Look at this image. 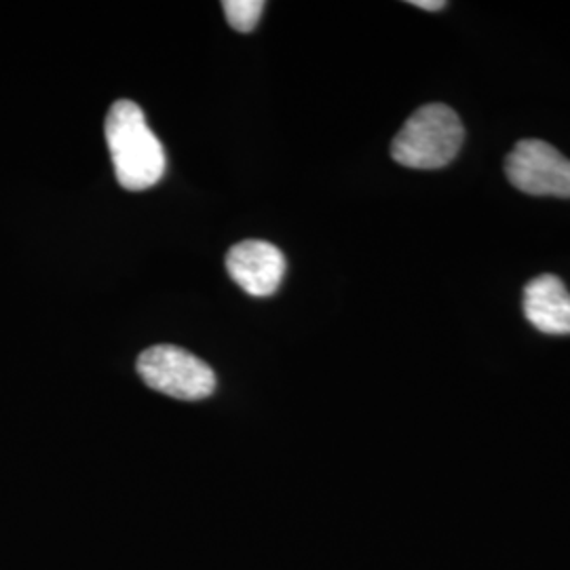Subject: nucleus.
Segmentation results:
<instances>
[{
  "label": "nucleus",
  "mask_w": 570,
  "mask_h": 570,
  "mask_svg": "<svg viewBox=\"0 0 570 570\" xmlns=\"http://www.w3.org/2000/svg\"><path fill=\"white\" fill-rule=\"evenodd\" d=\"M104 131L117 183L125 190L142 193L161 183L167 165L164 144L148 127L138 104L131 100L112 104Z\"/></svg>",
  "instance_id": "nucleus-1"
},
{
  "label": "nucleus",
  "mask_w": 570,
  "mask_h": 570,
  "mask_svg": "<svg viewBox=\"0 0 570 570\" xmlns=\"http://www.w3.org/2000/svg\"><path fill=\"white\" fill-rule=\"evenodd\" d=\"M465 140L459 115L446 104L421 106L391 144L395 164L410 169H440L454 161Z\"/></svg>",
  "instance_id": "nucleus-2"
},
{
  "label": "nucleus",
  "mask_w": 570,
  "mask_h": 570,
  "mask_svg": "<svg viewBox=\"0 0 570 570\" xmlns=\"http://www.w3.org/2000/svg\"><path fill=\"white\" fill-rule=\"evenodd\" d=\"M136 367L144 385L174 400L199 402L216 391L214 370L183 346H150L140 353Z\"/></svg>",
  "instance_id": "nucleus-3"
},
{
  "label": "nucleus",
  "mask_w": 570,
  "mask_h": 570,
  "mask_svg": "<svg viewBox=\"0 0 570 570\" xmlns=\"http://www.w3.org/2000/svg\"><path fill=\"white\" fill-rule=\"evenodd\" d=\"M510 183L532 197H570V159L543 140L515 144L505 159Z\"/></svg>",
  "instance_id": "nucleus-4"
},
{
  "label": "nucleus",
  "mask_w": 570,
  "mask_h": 570,
  "mask_svg": "<svg viewBox=\"0 0 570 570\" xmlns=\"http://www.w3.org/2000/svg\"><path fill=\"white\" fill-rule=\"evenodd\" d=\"M284 252L268 242H242L226 254L230 279L254 298H265L279 289L285 275Z\"/></svg>",
  "instance_id": "nucleus-5"
},
{
  "label": "nucleus",
  "mask_w": 570,
  "mask_h": 570,
  "mask_svg": "<svg viewBox=\"0 0 570 570\" xmlns=\"http://www.w3.org/2000/svg\"><path fill=\"white\" fill-rule=\"evenodd\" d=\"M524 317L543 334H570V292L556 275H539L524 287Z\"/></svg>",
  "instance_id": "nucleus-6"
},
{
  "label": "nucleus",
  "mask_w": 570,
  "mask_h": 570,
  "mask_svg": "<svg viewBox=\"0 0 570 570\" xmlns=\"http://www.w3.org/2000/svg\"><path fill=\"white\" fill-rule=\"evenodd\" d=\"M265 0H226L223 2L226 20L237 32H252L265 11Z\"/></svg>",
  "instance_id": "nucleus-7"
},
{
  "label": "nucleus",
  "mask_w": 570,
  "mask_h": 570,
  "mask_svg": "<svg viewBox=\"0 0 570 570\" xmlns=\"http://www.w3.org/2000/svg\"><path fill=\"white\" fill-rule=\"evenodd\" d=\"M410 4L423 9V11H442L446 7L444 0H412Z\"/></svg>",
  "instance_id": "nucleus-8"
}]
</instances>
